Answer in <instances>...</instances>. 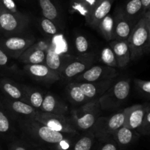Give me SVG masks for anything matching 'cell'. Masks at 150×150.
<instances>
[{
	"label": "cell",
	"mask_w": 150,
	"mask_h": 150,
	"mask_svg": "<svg viewBox=\"0 0 150 150\" xmlns=\"http://www.w3.org/2000/svg\"><path fill=\"white\" fill-rule=\"evenodd\" d=\"M18 126L27 142L41 150H72L75 134L62 133L51 129L34 119H20Z\"/></svg>",
	"instance_id": "6da1fadb"
},
{
	"label": "cell",
	"mask_w": 150,
	"mask_h": 150,
	"mask_svg": "<svg viewBox=\"0 0 150 150\" xmlns=\"http://www.w3.org/2000/svg\"><path fill=\"white\" fill-rule=\"evenodd\" d=\"M101 111L99 100H92L72 110L70 121L77 132H87L92 129Z\"/></svg>",
	"instance_id": "7a4b0ae2"
},
{
	"label": "cell",
	"mask_w": 150,
	"mask_h": 150,
	"mask_svg": "<svg viewBox=\"0 0 150 150\" xmlns=\"http://www.w3.org/2000/svg\"><path fill=\"white\" fill-rule=\"evenodd\" d=\"M129 79H120L114 82L105 94L98 99L102 110H113L118 108L130 94Z\"/></svg>",
	"instance_id": "3957f363"
},
{
	"label": "cell",
	"mask_w": 150,
	"mask_h": 150,
	"mask_svg": "<svg viewBox=\"0 0 150 150\" xmlns=\"http://www.w3.org/2000/svg\"><path fill=\"white\" fill-rule=\"evenodd\" d=\"M127 44L131 60H136L145 53L150 51L149 33L144 17H142L133 27Z\"/></svg>",
	"instance_id": "277c9868"
},
{
	"label": "cell",
	"mask_w": 150,
	"mask_h": 150,
	"mask_svg": "<svg viewBox=\"0 0 150 150\" xmlns=\"http://www.w3.org/2000/svg\"><path fill=\"white\" fill-rule=\"evenodd\" d=\"M125 117V108L111 116H100L91 131L95 135V138H98L100 141H103L111 139L112 138L113 134L117 129L124 126Z\"/></svg>",
	"instance_id": "5b68a950"
},
{
	"label": "cell",
	"mask_w": 150,
	"mask_h": 150,
	"mask_svg": "<svg viewBox=\"0 0 150 150\" xmlns=\"http://www.w3.org/2000/svg\"><path fill=\"white\" fill-rule=\"evenodd\" d=\"M29 23V16H17L10 13L0 1V32L4 37L21 35Z\"/></svg>",
	"instance_id": "8992f818"
},
{
	"label": "cell",
	"mask_w": 150,
	"mask_h": 150,
	"mask_svg": "<svg viewBox=\"0 0 150 150\" xmlns=\"http://www.w3.org/2000/svg\"><path fill=\"white\" fill-rule=\"evenodd\" d=\"M35 43V38L33 36H22L18 35L0 38V47L12 59L17 60Z\"/></svg>",
	"instance_id": "52a82bcc"
},
{
	"label": "cell",
	"mask_w": 150,
	"mask_h": 150,
	"mask_svg": "<svg viewBox=\"0 0 150 150\" xmlns=\"http://www.w3.org/2000/svg\"><path fill=\"white\" fill-rule=\"evenodd\" d=\"M34 119L57 132L79 135V132L73 127L70 119H67L64 115L53 114L38 110Z\"/></svg>",
	"instance_id": "ba28073f"
},
{
	"label": "cell",
	"mask_w": 150,
	"mask_h": 150,
	"mask_svg": "<svg viewBox=\"0 0 150 150\" xmlns=\"http://www.w3.org/2000/svg\"><path fill=\"white\" fill-rule=\"evenodd\" d=\"M95 56L92 54H81L70 60L60 74V79L64 81H73L79 75L93 66Z\"/></svg>",
	"instance_id": "9c48e42d"
},
{
	"label": "cell",
	"mask_w": 150,
	"mask_h": 150,
	"mask_svg": "<svg viewBox=\"0 0 150 150\" xmlns=\"http://www.w3.org/2000/svg\"><path fill=\"white\" fill-rule=\"evenodd\" d=\"M119 73L115 68L108 67L104 65H95L85 71L81 74L76 76L73 82H92L106 81L115 79Z\"/></svg>",
	"instance_id": "30bf717a"
},
{
	"label": "cell",
	"mask_w": 150,
	"mask_h": 150,
	"mask_svg": "<svg viewBox=\"0 0 150 150\" xmlns=\"http://www.w3.org/2000/svg\"><path fill=\"white\" fill-rule=\"evenodd\" d=\"M0 99L10 116L17 119H34L36 116L38 110L25 101L10 99L4 96L0 98Z\"/></svg>",
	"instance_id": "8fae6325"
},
{
	"label": "cell",
	"mask_w": 150,
	"mask_h": 150,
	"mask_svg": "<svg viewBox=\"0 0 150 150\" xmlns=\"http://www.w3.org/2000/svg\"><path fill=\"white\" fill-rule=\"evenodd\" d=\"M51 44L45 41H38L32 44L27 49L18 60L24 65L43 64L45 63V56Z\"/></svg>",
	"instance_id": "7c38bea8"
},
{
	"label": "cell",
	"mask_w": 150,
	"mask_h": 150,
	"mask_svg": "<svg viewBox=\"0 0 150 150\" xmlns=\"http://www.w3.org/2000/svg\"><path fill=\"white\" fill-rule=\"evenodd\" d=\"M23 71L29 76L32 79L43 82L51 84L60 80V76L50 69L45 63L43 64L24 65Z\"/></svg>",
	"instance_id": "4fadbf2b"
},
{
	"label": "cell",
	"mask_w": 150,
	"mask_h": 150,
	"mask_svg": "<svg viewBox=\"0 0 150 150\" xmlns=\"http://www.w3.org/2000/svg\"><path fill=\"white\" fill-rule=\"evenodd\" d=\"M114 0H95L86 21L89 26L97 29L104 17L109 14Z\"/></svg>",
	"instance_id": "5bb4252c"
},
{
	"label": "cell",
	"mask_w": 150,
	"mask_h": 150,
	"mask_svg": "<svg viewBox=\"0 0 150 150\" xmlns=\"http://www.w3.org/2000/svg\"><path fill=\"white\" fill-rule=\"evenodd\" d=\"M126 117L124 126L136 131L138 133L143 124L144 119L146 112V105L145 104H135L127 107Z\"/></svg>",
	"instance_id": "9a60e30c"
},
{
	"label": "cell",
	"mask_w": 150,
	"mask_h": 150,
	"mask_svg": "<svg viewBox=\"0 0 150 150\" xmlns=\"http://www.w3.org/2000/svg\"><path fill=\"white\" fill-rule=\"evenodd\" d=\"M114 82L115 79L100 82H78V84L88 100L92 101L102 96Z\"/></svg>",
	"instance_id": "2e32d148"
},
{
	"label": "cell",
	"mask_w": 150,
	"mask_h": 150,
	"mask_svg": "<svg viewBox=\"0 0 150 150\" xmlns=\"http://www.w3.org/2000/svg\"><path fill=\"white\" fill-rule=\"evenodd\" d=\"M75 56L70 54L58 53L51 46L46 52L45 64L60 76L66 65Z\"/></svg>",
	"instance_id": "e0dca14e"
},
{
	"label": "cell",
	"mask_w": 150,
	"mask_h": 150,
	"mask_svg": "<svg viewBox=\"0 0 150 150\" xmlns=\"http://www.w3.org/2000/svg\"><path fill=\"white\" fill-rule=\"evenodd\" d=\"M0 91L3 96L10 99L21 100L26 102L24 92L21 85H18L15 81L8 77L0 78Z\"/></svg>",
	"instance_id": "ac0fdd59"
},
{
	"label": "cell",
	"mask_w": 150,
	"mask_h": 150,
	"mask_svg": "<svg viewBox=\"0 0 150 150\" xmlns=\"http://www.w3.org/2000/svg\"><path fill=\"white\" fill-rule=\"evenodd\" d=\"M40 111L53 114L64 115L68 112V106L53 94H46L44 95Z\"/></svg>",
	"instance_id": "d6986e66"
},
{
	"label": "cell",
	"mask_w": 150,
	"mask_h": 150,
	"mask_svg": "<svg viewBox=\"0 0 150 150\" xmlns=\"http://www.w3.org/2000/svg\"><path fill=\"white\" fill-rule=\"evenodd\" d=\"M133 29L125 14L123 13H119L114 19V40L127 41Z\"/></svg>",
	"instance_id": "ffe728a7"
},
{
	"label": "cell",
	"mask_w": 150,
	"mask_h": 150,
	"mask_svg": "<svg viewBox=\"0 0 150 150\" xmlns=\"http://www.w3.org/2000/svg\"><path fill=\"white\" fill-rule=\"evenodd\" d=\"M110 46L116 56L118 67L124 68L128 65L130 60V51L127 41L114 40L110 42Z\"/></svg>",
	"instance_id": "44dd1931"
},
{
	"label": "cell",
	"mask_w": 150,
	"mask_h": 150,
	"mask_svg": "<svg viewBox=\"0 0 150 150\" xmlns=\"http://www.w3.org/2000/svg\"><path fill=\"white\" fill-rule=\"evenodd\" d=\"M14 126L11 116L0 103V137L5 139H11L15 133Z\"/></svg>",
	"instance_id": "7402d4cb"
},
{
	"label": "cell",
	"mask_w": 150,
	"mask_h": 150,
	"mask_svg": "<svg viewBox=\"0 0 150 150\" xmlns=\"http://www.w3.org/2000/svg\"><path fill=\"white\" fill-rule=\"evenodd\" d=\"M139 136V133L125 126H122L117 129L112 135V139L120 146H127L131 144L136 138Z\"/></svg>",
	"instance_id": "603a6c76"
},
{
	"label": "cell",
	"mask_w": 150,
	"mask_h": 150,
	"mask_svg": "<svg viewBox=\"0 0 150 150\" xmlns=\"http://www.w3.org/2000/svg\"><path fill=\"white\" fill-rule=\"evenodd\" d=\"M66 94L69 101L73 105L81 106L89 101L76 82H71L66 87Z\"/></svg>",
	"instance_id": "cb8c5ba5"
},
{
	"label": "cell",
	"mask_w": 150,
	"mask_h": 150,
	"mask_svg": "<svg viewBox=\"0 0 150 150\" xmlns=\"http://www.w3.org/2000/svg\"><path fill=\"white\" fill-rule=\"evenodd\" d=\"M23 92H24L26 102L35 107L36 110H40L42 101L44 94L38 89L27 85H22Z\"/></svg>",
	"instance_id": "d4e9b609"
},
{
	"label": "cell",
	"mask_w": 150,
	"mask_h": 150,
	"mask_svg": "<svg viewBox=\"0 0 150 150\" xmlns=\"http://www.w3.org/2000/svg\"><path fill=\"white\" fill-rule=\"evenodd\" d=\"M40 7L44 18L57 23L60 19L59 9L53 0H38Z\"/></svg>",
	"instance_id": "484cf974"
},
{
	"label": "cell",
	"mask_w": 150,
	"mask_h": 150,
	"mask_svg": "<svg viewBox=\"0 0 150 150\" xmlns=\"http://www.w3.org/2000/svg\"><path fill=\"white\" fill-rule=\"evenodd\" d=\"M97 29L105 41H111L114 40V19L112 16L108 14L104 17Z\"/></svg>",
	"instance_id": "4316f807"
},
{
	"label": "cell",
	"mask_w": 150,
	"mask_h": 150,
	"mask_svg": "<svg viewBox=\"0 0 150 150\" xmlns=\"http://www.w3.org/2000/svg\"><path fill=\"white\" fill-rule=\"evenodd\" d=\"M95 135L91 130L87 131L75 141L72 150H91L95 141Z\"/></svg>",
	"instance_id": "83f0119b"
},
{
	"label": "cell",
	"mask_w": 150,
	"mask_h": 150,
	"mask_svg": "<svg viewBox=\"0 0 150 150\" xmlns=\"http://www.w3.org/2000/svg\"><path fill=\"white\" fill-rule=\"evenodd\" d=\"M95 1V0H73L71 3V8L73 11L79 12L86 19Z\"/></svg>",
	"instance_id": "f1b7e54d"
},
{
	"label": "cell",
	"mask_w": 150,
	"mask_h": 150,
	"mask_svg": "<svg viewBox=\"0 0 150 150\" xmlns=\"http://www.w3.org/2000/svg\"><path fill=\"white\" fill-rule=\"evenodd\" d=\"M100 60L104 66L115 69L118 67L116 56L110 46L104 47L102 49L100 52Z\"/></svg>",
	"instance_id": "f546056e"
},
{
	"label": "cell",
	"mask_w": 150,
	"mask_h": 150,
	"mask_svg": "<svg viewBox=\"0 0 150 150\" xmlns=\"http://www.w3.org/2000/svg\"><path fill=\"white\" fill-rule=\"evenodd\" d=\"M0 69L8 73H16L18 68L12 58L0 47Z\"/></svg>",
	"instance_id": "4dcf8cb0"
},
{
	"label": "cell",
	"mask_w": 150,
	"mask_h": 150,
	"mask_svg": "<svg viewBox=\"0 0 150 150\" xmlns=\"http://www.w3.org/2000/svg\"><path fill=\"white\" fill-rule=\"evenodd\" d=\"M40 26L42 32L50 36H55L58 34L59 29L55 22L45 18H42L40 21Z\"/></svg>",
	"instance_id": "1f68e13d"
},
{
	"label": "cell",
	"mask_w": 150,
	"mask_h": 150,
	"mask_svg": "<svg viewBox=\"0 0 150 150\" xmlns=\"http://www.w3.org/2000/svg\"><path fill=\"white\" fill-rule=\"evenodd\" d=\"M143 10V6L141 0H130L126 4L125 14L127 16H134Z\"/></svg>",
	"instance_id": "d6a6232c"
},
{
	"label": "cell",
	"mask_w": 150,
	"mask_h": 150,
	"mask_svg": "<svg viewBox=\"0 0 150 150\" xmlns=\"http://www.w3.org/2000/svg\"><path fill=\"white\" fill-rule=\"evenodd\" d=\"M8 150H41L30 143L21 140H14L8 146Z\"/></svg>",
	"instance_id": "836d02e7"
},
{
	"label": "cell",
	"mask_w": 150,
	"mask_h": 150,
	"mask_svg": "<svg viewBox=\"0 0 150 150\" xmlns=\"http://www.w3.org/2000/svg\"><path fill=\"white\" fill-rule=\"evenodd\" d=\"M89 41L87 38L82 35H77L75 38V47L76 51L81 54L87 53L89 49Z\"/></svg>",
	"instance_id": "e575fe53"
},
{
	"label": "cell",
	"mask_w": 150,
	"mask_h": 150,
	"mask_svg": "<svg viewBox=\"0 0 150 150\" xmlns=\"http://www.w3.org/2000/svg\"><path fill=\"white\" fill-rule=\"evenodd\" d=\"M136 86L142 94L150 96V81L135 79Z\"/></svg>",
	"instance_id": "d590c367"
},
{
	"label": "cell",
	"mask_w": 150,
	"mask_h": 150,
	"mask_svg": "<svg viewBox=\"0 0 150 150\" xmlns=\"http://www.w3.org/2000/svg\"><path fill=\"white\" fill-rule=\"evenodd\" d=\"M1 4H3L4 7L7 9V10L10 12V13H13L17 16H21V15L23 14V13H21L17 8L16 3H15L14 0H0Z\"/></svg>",
	"instance_id": "8d00e7d4"
},
{
	"label": "cell",
	"mask_w": 150,
	"mask_h": 150,
	"mask_svg": "<svg viewBox=\"0 0 150 150\" xmlns=\"http://www.w3.org/2000/svg\"><path fill=\"white\" fill-rule=\"evenodd\" d=\"M139 133L143 135H148L150 134V110L146 109V114H145L143 124Z\"/></svg>",
	"instance_id": "74e56055"
},
{
	"label": "cell",
	"mask_w": 150,
	"mask_h": 150,
	"mask_svg": "<svg viewBox=\"0 0 150 150\" xmlns=\"http://www.w3.org/2000/svg\"><path fill=\"white\" fill-rule=\"evenodd\" d=\"M103 141L104 144L100 147V150H118L117 144L114 142L112 138Z\"/></svg>",
	"instance_id": "f35d334b"
},
{
	"label": "cell",
	"mask_w": 150,
	"mask_h": 150,
	"mask_svg": "<svg viewBox=\"0 0 150 150\" xmlns=\"http://www.w3.org/2000/svg\"><path fill=\"white\" fill-rule=\"evenodd\" d=\"M143 6V10H148L150 8V0H141Z\"/></svg>",
	"instance_id": "ab89813d"
},
{
	"label": "cell",
	"mask_w": 150,
	"mask_h": 150,
	"mask_svg": "<svg viewBox=\"0 0 150 150\" xmlns=\"http://www.w3.org/2000/svg\"><path fill=\"white\" fill-rule=\"evenodd\" d=\"M144 17L145 18V20H146V23L147 26H150V16H144Z\"/></svg>",
	"instance_id": "60d3db41"
},
{
	"label": "cell",
	"mask_w": 150,
	"mask_h": 150,
	"mask_svg": "<svg viewBox=\"0 0 150 150\" xmlns=\"http://www.w3.org/2000/svg\"><path fill=\"white\" fill-rule=\"evenodd\" d=\"M144 16H150V10H146V13H145Z\"/></svg>",
	"instance_id": "b9f144b4"
},
{
	"label": "cell",
	"mask_w": 150,
	"mask_h": 150,
	"mask_svg": "<svg viewBox=\"0 0 150 150\" xmlns=\"http://www.w3.org/2000/svg\"><path fill=\"white\" fill-rule=\"evenodd\" d=\"M146 109H147V110H150V102L148 103V104H146Z\"/></svg>",
	"instance_id": "7bdbcfd3"
},
{
	"label": "cell",
	"mask_w": 150,
	"mask_h": 150,
	"mask_svg": "<svg viewBox=\"0 0 150 150\" xmlns=\"http://www.w3.org/2000/svg\"><path fill=\"white\" fill-rule=\"evenodd\" d=\"M146 26H147V25H146ZM147 28H148V30H149V46H150V26H147Z\"/></svg>",
	"instance_id": "ee69618b"
},
{
	"label": "cell",
	"mask_w": 150,
	"mask_h": 150,
	"mask_svg": "<svg viewBox=\"0 0 150 150\" xmlns=\"http://www.w3.org/2000/svg\"><path fill=\"white\" fill-rule=\"evenodd\" d=\"M0 103H1V99H0Z\"/></svg>",
	"instance_id": "f6af8a7d"
},
{
	"label": "cell",
	"mask_w": 150,
	"mask_h": 150,
	"mask_svg": "<svg viewBox=\"0 0 150 150\" xmlns=\"http://www.w3.org/2000/svg\"><path fill=\"white\" fill-rule=\"evenodd\" d=\"M0 150H1V147H0Z\"/></svg>",
	"instance_id": "bcb514c9"
},
{
	"label": "cell",
	"mask_w": 150,
	"mask_h": 150,
	"mask_svg": "<svg viewBox=\"0 0 150 150\" xmlns=\"http://www.w3.org/2000/svg\"><path fill=\"white\" fill-rule=\"evenodd\" d=\"M149 10H150V8H149Z\"/></svg>",
	"instance_id": "7dc6e473"
}]
</instances>
